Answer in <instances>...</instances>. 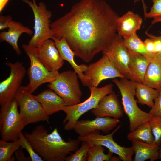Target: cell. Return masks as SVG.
Listing matches in <instances>:
<instances>
[{"mask_svg":"<svg viewBox=\"0 0 161 161\" xmlns=\"http://www.w3.org/2000/svg\"><path fill=\"white\" fill-rule=\"evenodd\" d=\"M127 139L131 142L138 141L154 144V138L148 121L140 124L127 135Z\"/></svg>","mask_w":161,"mask_h":161,"instance_id":"obj_25","label":"cell"},{"mask_svg":"<svg viewBox=\"0 0 161 161\" xmlns=\"http://www.w3.org/2000/svg\"><path fill=\"white\" fill-rule=\"evenodd\" d=\"M84 74L88 80L89 88L97 87L104 80L125 77L118 72L104 55L97 61L88 66Z\"/></svg>","mask_w":161,"mask_h":161,"instance_id":"obj_13","label":"cell"},{"mask_svg":"<svg viewBox=\"0 0 161 161\" xmlns=\"http://www.w3.org/2000/svg\"><path fill=\"white\" fill-rule=\"evenodd\" d=\"M154 137V144L161 145V117L152 116L148 121Z\"/></svg>","mask_w":161,"mask_h":161,"instance_id":"obj_30","label":"cell"},{"mask_svg":"<svg viewBox=\"0 0 161 161\" xmlns=\"http://www.w3.org/2000/svg\"><path fill=\"white\" fill-rule=\"evenodd\" d=\"M153 4L150 11L144 16L146 18H154L161 16V0H152Z\"/></svg>","mask_w":161,"mask_h":161,"instance_id":"obj_32","label":"cell"},{"mask_svg":"<svg viewBox=\"0 0 161 161\" xmlns=\"http://www.w3.org/2000/svg\"><path fill=\"white\" fill-rule=\"evenodd\" d=\"M123 110L115 92L112 91L104 96L91 112L96 117H111L119 119L123 114Z\"/></svg>","mask_w":161,"mask_h":161,"instance_id":"obj_16","label":"cell"},{"mask_svg":"<svg viewBox=\"0 0 161 161\" xmlns=\"http://www.w3.org/2000/svg\"><path fill=\"white\" fill-rule=\"evenodd\" d=\"M143 83L161 90V58L157 55H156L150 62Z\"/></svg>","mask_w":161,"mask_h":161,"instance_id":"obj_23","label":"cell"},{"mask_svg":"<svg viewBox=\"0 0 161 161\" xmlns=\"http://www.w3.org/2000/svg\"><path fill=\"white\" fill-rule=\"evenodd\" d=\"M18 106L15 97L1 105L0 131L2 140L6 141L17 140L20 133L26 126L18 112Z\"/></svg>","mask_w":161,"mask_h":161,"instance_id":"obj_5","label":"cell"},{"mask_svg":"<svg viewBox=\"0 0 161 161\" xmlns=\"http://www.w3.org/2000/svg\"><path fill=\"white\" fill-rule=\"evenodd\" d=\"M15 98L19 107V113L26 126L32 123L47 121L49 118L41 104L26 89L21 86Z\"/></svg>","mask_w":161,"mask_h":161,"instance_id":"obj_9","label":"cell"},{"mask_svg":"<svg viewBox=\"0 0 161 161\" xmlns=\"http://www.w3.org/2000/svg\"><path fill=\"white\" fill-rule=\"evenodd\" d=\"M52 40L55 43L56 46L62 59L63 60L67 61L70 64L73 68L74 71L78 75L82 84L84 86L88 87V80L84 74L88 66L84 64L78 65L76 63L74 59L75 53L64 38H62L60 39L53 38Z\"/></svg>","mask_w":161,"mask_h":161,"instance_id":"obj_17","label":"cell"},{"mask_svg":"<svg viewBox=\"0 0 161 161\" xmlns=\"http://www.w3.org/2000/svg\"><path fill=\"white\" fill-rule=\"evenodd\" d=\"M113 85L110 83L100 88H90V96L84 101L74 105L63 106L61 111L66 114L63 121L64 129L66 131L73 129L75 124L82 115L96 107L101 99L112 91Z\"/></svg>","mask_w":161,"mask_h":161,"instance_id":"obj_4","label":"cell"},{"mask_svg":"<svg viewBox=\"0 0 161 161\" xmlns=\"http://www.w3.org/2000/svg\"><path fill=\"white\" fill-rule=\"evenodd\" d=\"M149 113L152 116L161 117V90L158 97L154 100L153 107Z\"/></svg>","mask_w":161,"mask_h":161,"instance_id":"obj_33","label":"cell"},{"mask_svg":"<svg viewBox=\"0 0 161 161\" xmlns=\"http://www.w3.org/2000/svg\"><path fill=\"white\" fill-rule=\"evenodd\" d=\"M142 23V18L138 14L128 11L117 18L118 34L123 38H128L140 29Z\"/></svg>","mask_w":161,"mask_h":161,"instance_id":"obj_19","label":"cell"},{"mask_svg":"<svg viewBox=\"0 0 161 161\" xmlns=\"http://www.w3.org/2000/svg\"><path fill=\"white\" fill-rule=\"evenodd\" d=\"M136 96L139 103L152 108L154 100L158 97L159 91L142 83L135 82Z\"/></svg>","mask_w":161,"mask_h":161,"instance_id":"obj_24","label":"cell"},{"mask_svg":"<svg viewBox=\"0 0 161 161\" xmlns=\"http://www.w3.org/2000/svg\"><path fill=\"white\" fill-rule=\"evenodd\" d=\"M113 81L120 92L123 111L129 120L130 132L132 131L142 123L149 121L152 116L141 110L137 105V100L135 98L136 81L126 77L114 78Z\"/></svg>","mask_w":161,"mask_h":161,"instance_id":"obj_3","label":"cell"},{"mask_svg":"<svg viewBox=\"0 0 161 161\" xmlns=\"http://www.w3.org/2000/svg\"><path fill=\"white\" fill-rule=\"evenodd\" d=\"M123 40L129 51L140 53L151 58L155 55L148 52L144 42L139 37L136 33L128 38H123Z\"/></svg>","mask_w":161,"mask_h":161,"instance_id":"obj_26","label":"cell"},{"mask_svg":"<svg viewBox=\"0 0 161 161\" xmlns=\"http://www.w3.org/2000/svg\"><path fill=\"white\" fill-rule=\"evenodd\" d=\"M19 139L21 142V148L25 149L27 151L32 161H44L41 157L35 152L32 145L22 131L20 133Z\"/></svg>","mask_w":161,"mask_h":161,"instance_id":"obj_31","label":"cell"},{"mask_svg":"<svg viewBox=\"0 0 161 161\" xmlns=\"http://www.w3.org/2000/svg\"><path fill=\"white\" fill-rule=\"evenodd\" d=\"M48 86L64 100L65 105H74L80 103L82 93L77 73L68 70L60 73L58 77L49 83Z\"/></svg>","mask_w":161,"mask_h":161,"instance_id":"obj_8","label":"cell"},{"mask_svg":"<svg viewBox=\"0 0 161 161\" xmlns=\"http://www.w3.org/2000/svg\"><path fill=\"white\" fill-rule=\"evenodd\" d=\"M90 145L87 142H82L80 147L74 153H71L66 157L65 161H86Z\"/></svg>","mask_w":161,"mask_h":161,"instance_id":"obj_29","label":"cell"},{"mask_svg":"<svg viewBox=\"0 0 161 161\" xmlns=\"http://www.w3.org/2000/svg\"><path fill=\"white\" fill-rule=\"evenodd\" d=\"M5 64L10 67V71L9 76L0 83L1 106L15 97L26 73V69L22 62H7Z\"/></svg>","mask_w":161,"mask_h":161,"instance_id":"obj_12","label":"cell"},{"mask_svg":"<svg viewBox=\"0 0 161 161\" xmlns=\"http://www.w3.org/2000/svg\"><path fill=\"white\" fill-rule=\"evenodd\" d=\"M24 134L35 152L47 161H65L66 157L77 149L80 142L78 139L70 138L66 141L57 128L48 133L41 125L36 126L30 133L24 132Z\"/></svg>","mask_w":161,"mask_h":161,"instance_id":"obj_2","label":"cell"},{"mask_svg":"<svg viewBox=\"0 0 161 161\" xmlns=\"http://www.w3.org/2000/svg\"><path fill=\"white\" fill-rule=\"evenodd\" d=\"M9 0H0V12L1 13L5 5L8 1Z\"/></svg>","mask_w":161,"mask_h":161,"instance_id":"obj_37","label":"cell"},{"mask_svg":"<svg viewBox=\"0 0 161 161\" xmlns=\"http://www.w3.org/2000/svg\"><path fill=\"white\" fill-rule=\"evenodd\" d=\"M118 119L111 117H96L92 120H78L73 129L79 136L87 135L96 131L109 133L120 122Z\"/></svg>","mask_w":161,"mask_h":161,"instance_id":"obj_14","label":"cell"},{"mask_svg":"<svg viewBox=\"0 0 161 161\" xmlns=\"http://www.w3.org/2000/svg\"><path fill=\"white\" fill-rule=\"evenodd\" d=\"M35 97L49 116L61 111L66 106L63 99L51 89L45 90Z\"/></svg>","mask_w":161,"mask_h":161,"instance_id":"obj_20","label":"cell"},{"mask_svg":"<svg viewBox=\"0 0 161 161\" xmlns=\"http://www.w3.org/2000/svg\"><path fill=\"white\" fill-rule=\"evenodd\" d=\"M8 142L0 140V161H14L16 158L13 154L21 147L19 138L10 142Z\"/></svg>","mask_w":161,"mask_h":161,"instance_id":"obj_28","label":"cell"},{"mask_svg":"<svg viewBox=\"0 0 161 161\" xmlns=\"http://www.w3.org/2000/svg\"><path fill=\"white\" fill-rule=\"evenodd\" d=\"M22 48L30 61L27 72L29 82L25 87L28 92L32 94L41 85L54 80L60 73L58 71H50L44 66L36 54L35 47L23 44Z\"/></svg>","mask_w":161,"mask_h":161,"instance_id":"obj_7","label":"cell"},{"mask_svg":"<svg viewBox=\"0 0 161 161\" xmlns=\"http://www.w3.org/2000/svg\"><path fill=\"white\" fill-rule=\"evenodd\" d=\"M121 126V125L119 124L112 133L106 135L100 134V131L97 130L86 135L79 136L78 139L80 142L87 143L90 146L99 145L104 146L111 152L118 155L123 161H132L134 152L132 147L121 146L113 139L114 134Z\"/></svg>","mask_w":161,"mask_h":161,"instance_id":"obj_11","label":"cell"},{"mask_svg":"<svg viewBox=\"0 0 161 161\" xmlns=\"http://www.w3.org/2000/svg\"><path fill=\"white\" fill-rule=\"evenodd\" d=\"M12 21V17L10 15H1L0 16V30L8 28L10 23Z\"/></svg>","mask_w":161,"mask_h":161,"instance_id":"obj_34","label":"cell"},{"mask_svg":"<svg viewBox=\"0 0 161 161\" xmlns=\"http://www.w3.org/2000/svg\"><path fill=\"white\" fill-rule=\"evenodd\" d=\"M22 1L31 8L34 16V33L28 44L37 47L47 40L52 39L53 35L50 27L51 11L42 1L37 4L35 0Z\"/></svg>","mask_w":161,"mask_h":161,"instance_id":"obj_6","label":"cell"},{"mask_svg":"<svg viewBox=\"0 0 161 161\" xmlns=\"http://www.w3.org/2000/svg\"><path fill=\"white\" fill-rule=\"evenodd\" d=\"M35 51L39 60L50 71H58L64 64V60L52 39H48L35 47Z\"/></svg>","mask_w":161,"mask_h":161,"instance_id":"obj_15","label":"cell"},{"mask_svg":"<svg viewBox=\"0 0 161 161\" xmlns=\"http://www.w3.org/2000/svg\"><path fill=\"white\" fill-rule=\"evenodd\" d=\"M131 147L135 154L134 161H144L149 159L154 161L159 159L160 146L138 141L132 142Z\"/></svg>","mask_w":161,"mask_h":161,"instance_id":"obj_22","label":"cell"},{"mask_svg":"<svg viewBox=\"0 0 161 161\" xmlns=\"http://www.w3.org/2000/svg\"><path fill=\"white\" fill-rule=\"evenodd\" d=\"M147 51L150 53L156 55L155 52L154 41L151 38L146 39L143 42Z\"/></svg>","mask_w":161,"mask_h":161,"instance_id":"obj_36","label":"cell"},{"mask_svg":"<svg viewBox=\"0 0 161 161\" xmlns=\"http://www.w3.org/2000/svg\"><path fill=\"white\" fill-rule=\"evenodd\" d=\"M140 1H141L142 3L144 13V15L145 16L147 13V7L146 6V5L145 4V3L144 2V0H134V1L135 2H139Z\"/></svg>","mask_w":161,"mask_h":161,"instance_id":"obj_38","label":"cell"},{"mask_svg":"<svg viewBox=\"0 0 161 161\" xmlns=\"http://www.w3.org/2000/svg\"><path fill=\"white\" fill-rule=\"evenodd\" d=\"M161 22V16L153 18L151 23L154 24L157 23Z\"/></svg>","mask_w":161,"mask_h":161,"instance_id":"obj_39","label":"cell"},{"mask_svg":"<svg viewBox=\"0 0 161 161\" xmlns=\"http://www.w3.org/2000/svg\"><path fill=\"white\" fill-rule=\"evenodd\" d=\"M130 56L129 68L135 81L141 83L146 70L152 58L142 54L129 51Z\"/></svg>","mask_w":161,"mask_h":161,"instance_id":"obj_21","label":"cell"},{"mask_svg":"<svg viewBox=\"0 0 161 161\" xmlns=\"http://www.w3.org/2000/svg\"><path fill=\"white\" fill-rule=\"evenodd\" d=\"M15 157L18 161H32L30 157H26L24 155L22 149L17 150L14 153Z\"/></svg>","mask_w":161,"mask_h":161,"instance_id":"obj_35","label":"cell"},{"mask_svg":"<svg viewBox=\"0 0 161 161\" xmlns=\"http://www.w3.org/2000/svg\"><path fill=\"white\" fill-rule=\"evenodd\" d=\"M159 159L161 160V145L160 146V148L159 151Z\"/></svg>","mask_w":161,"mask_h":161,"instance_id":"obj_40","label":"cell"},{"mask_svg":"<svg viewBox=\"0 0 161 161\" xmlns=\"http://www.w3.org/2000/svg\"><path fill=\"white\" fill-rule=\"evenodd\" d=\"M119 17L104 0H80L51 23L53 38H64L75 55L88 63L116 34Z\"/></svg>","mask_w":161,"mask_h":161,"instance_id":"obj_1","label":"cell"},{"mask_svg":"<svg viewBox=\"0 0 161 161\" xmlns=\"http://www.w3.org/2000/svg\"><path fill=\"white\" fill-rule=\"evenodd\" d=\"M7 31H2L0 33V41H5L12 47L18 55L21 51L18 44V41L21 35L24 33L30 36L33 35L34 32L28 27L24 25L21 22L12 21L8 27Z\"/></svg>","mask_w":161,"mask_h":161,"instance_id":"obj_18","label":"cell"},{"mask_svg":"<svg viewBox=\"0 0 161 161\" xmlns=\"http://www.w3.org/2000/svg\"><path fill=\"white\" fill-rule=\"evenodd\" d=\"M102 52L121 74L128 79L136 81L129 68V52L121 36L116 34Z\"/></svg>","mask_w":161,"mask_h":161,"instance_id":"obj_10","label":"cell"},{"mask_svg":"<svg viewBox=\"0 0 161 161\" xmlns=\"http://www.w3.org/2000/svg\"><path fill=\"white\" fill-rule=\"evenodd\" d=\"M160 35L159 36L160 38L161 39V32H160ZM161 58V52L159 54H157Z\"/></svg>","mask_w":161,"mask_h":161,"instance_id":"obj_41","label":"cell"},{"mask_svg":"<svg viewBox=\"0 0 161 161\" xmlns=\"http://www.w3.org/2000/svg\"><path fill=\"white\" fill-rule=\"evenodd\" d=\"M103 146L99 145L90 146L89 149L87 160L88 161H118L121 159L119 157L113 156V153L109 151L107 154L104 153Z\"/></svg>","mask_w":161,"mask_h":161,"instance_id":"obj_27","label":"cell"}]
</instances>
